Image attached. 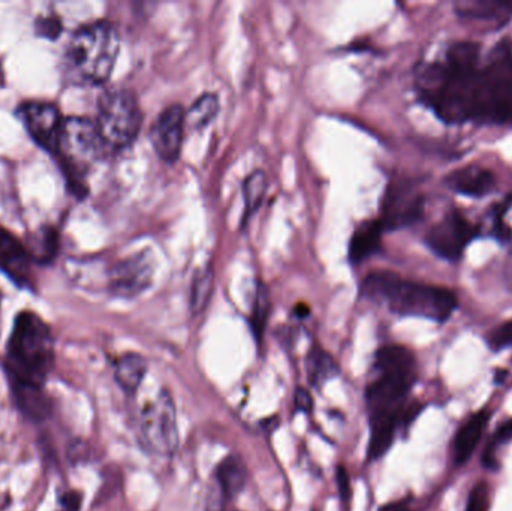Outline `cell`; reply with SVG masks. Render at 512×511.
Segmentation results:
<instances>
[{
  "label": "cell",
  "mask_w": 512,
  "mask_h": 511,
  "mask_svg": "<svg viewBox=\"0 0 512 511\" xmlns=\"http://www.w3.org/2000/svg\"><path fill=\"white\" fill-rule=\"evenodd\" d=\"M3 84V72H2V68H0V86H2Z\"/></svg>",
  "instance_id": "obj_36"
},
{
  "label": "cell",
  "mask_w": 512,
  "mask_h": 511,
  "mask_svg": "<svg viewBox=\"0 0 512 511\" xmlns=\"http://www.w3.org/2000/svg\"><path fill=\"white\" fill-rule=\"evenodd\" d=\"M5 368L21 411L39 419L47 414L45 383L54 368V338L50 326L32 311L15 317L8 344Z\"/></svg>",
  "instance_id": "obj_2"
},
{
  "label": "cell",
  "mask_w": 512,
  "mask_h": 511,
  "mask_svg": "<svg viewBox=\"0 0 512 511\" xmlns=\"http://www.w3.org/2000/svg\"><path fill=\"white\" fill-rule=\"evenodd\" d=\"M153 264L149 255L138 254L119 261L108 273V288L123 299H132L152 284Z\"/></svg>",
  "instance_id": "obj_13"
},
{
  "label": "cell",
  "mask_w": 512,
  "mask_h": 511,
  "mask_svg": "<svg viewBox=\"0 0 512 511\" xmlns=\"http://www.w3.org/2000/svg\"><path fill=\"white\" fill-rule=\"evenodd\" d=\"M384 233L381 221H367L361 224L349 243V260L360 264L381 248V237Z\"/></svg>",
  "instance_id": "obj_18"
},
{
  "label": "cell",
  "mask_w": 512,
  "mask_h": 511,
  "mask_svg": "<svg viewBox=\"0 0 512 511\" xmlns=\"http://www.w3.org/2000/svg\"><path fill=\"white\" fill-rule=\"evenodd\" d=\"M267 176L264 171H254L251 176L246 177L243 183V194H245V219L252 215L261 206L264 200L265 191H267Z\"/></svg>",
  "instance_id": "obj_24"
},
{
  "label": "cell",
  "mask_w": 512,
  "mask_h": 511,
  "mask_svg": "<svg viewBox=\"0 0 512 511\" xmlns=\"http://www.w3.org/2000/svg\"><path fill=\"white\" fill-rule=\"evenodd\" d=\"M141 432L152 452L173 455L179 446L176 407L167 390L158 393L141 414Z\"/></svg>",
  "instance_id": "obj_8"
},
{
  "label": "cell",
  "mask_w": 512,
  "mask_h": 511,
  "mask_svg": "<svg viewBox=\"0 0 512 511\" xmlns=\"http://www.w3.org/2000/svg\"><path fill=\"white\" fill-rule=\"evenodd\" d=\"M445 183L456 194L481 198L486 197L495 188V176L487 168L471 165V167L460 168V170L448 174Z\"/></svg>",
  "instance_id": "obj_15"
},
{
  "label": "cell",
  "mask_w": 512,
  "mask_h": 511,
  "mask_svg": "<svg viewBox=\"0 0 512 511\" xmlns=\"http://www.w3.org/2000/svg\"><path fill=\"white\" fill-rule=\"evenodd\" d=\"M512 438V420L510 422L504 423L501 425V428L495 432L493 435L492 441H490L489 446L486 447V452H484L483 462L487 468H492L495 465V453L496 449L499 446H504L505 443H508Z\"/></svg>",
  "instance_id": "obj_27"
},
{
  "label": "cell",
  "mask_w": 512,
  "mask_h": 511,
  "mask_svg": "<svg viewBox=\"0 0 512 511\" xmlns=\"http://www.w3.org/2000/svg\"><path fill=\"white\" fill-rule=\"evenodd\" d=\"M379 511H412L406 503H393L382 507Z\"/></svg>",
  "instance_id": "obj_34"
},
{
  "label": "cell",
  "mask_w": 512,
  "mask_h": 511,
  "mask_svg": "<svg viewBox=\"0 0 512 511\" xmlns=\"http://www.w3.org/2000/svg\"><path fill=\"white\" fill-rule=\"evenodd\" d=\"M294 402H295V408H297L298 411H301V413H306V414L312 413V410H313L312 395H310V393L307 392L306 389H303V387H298V389L295 390Z\"/></svg>",
  "instance_id": "obj_32"
},
{
  "label": "cell",
  "mask_w": 512,
  "mask_h": 511,
  "mask_svg": "<svg viewBox=\"0 0 512 511\" xmlns=\"http://www.w3.org/2000/svg\"><path fill=\"white\" fill-rule=\"evenodd\" d=\"M185 122L186 113L182 105L174 104L156 117L150 129V141L156 155L168 164L179 159L185 137Z\"/></svg>",
  "instance_id": "obj_12"
},
{
  "label": "cell",
  "mask_w": 512,
  "mask_h": 511,
  "mask_svg": "<svg viewBox=\"0 0 512 511\" xmlns=\"http://www.w3.org/2000/svg\"><path fill=\"white\" fill-rule=\"evenodd\" d=\"M477 236V228L459 212H450L426 234L430 251L447 261H457Z\"/></svg>",
  "instance_id": "obj_10"
},
{
  "label": "cell",
  "mask_w": 512,
  "mask_h": 511,
  "mask_svg": "<svg viewBox=\"0 0 512 511\" xmlns=\"http://www.w3.org/2000/svg\"><path fill=\"white\" fill-rule=\"evenodd\" d=\"M489 345L495 351L512 348V320L496 327L489 335Z\"/></svg>",
  "instance_id": "obj_30"
},
{
  "label": "cell",
  "mask_w": 512,
  "mask_h": 511,
  "mask_svg": "<svg viewBox=\"0 0 512 511\" xmlns=\"http://www.w3.org/2000/svg\"><path fill=\"white\" fill-rule=\"evenodd\" d=\"M120 38L110 21H93L75 30L63 57L66 78L77 86H99L113 74Z\"/></svg>",
  "instance_id": "obj_5"
},
{
  "label": "cell",
  "mask_w": 512,
  "mask_h": 511,
  "mask_svg": "<svg viewBox=\"0 0 512 511\" xmlns=\"http://www.w3.org/2000/svg\"><path fill=\"white\" fill-rule=\"evenodd\" d=\"M421 101L447 123L512 122V48L499 42L483 57L477 42L451 44L415 72Z\"/></svg>",
  "instance_id": "obj_1"
},
{
  "label": "cell",
  "mask_w": 512,
  "mask_h": 511,
  "mask_svg": "<svg viewBox=\"0 0 512 511\" xmlns=\"http://www.w3.org/2000/svg\"><path fill=\"white\" fill-rule=\"evenodd\" d=\"M361 293L372 302L387 306L403 317L426 318L444 323L457 308V297L447 288L400 278L396 273H370Z\"/></svg>",
  "instance_id": "obj_4"
},
{
  "label": "cell",
  "mask_w": 512,
  "mask_h": 511,
  "mask_svg": "<svg viewBox=\"0 0 512 511\" xmlns=\"http://www.w3.org/2000/svg\"><path fill=\"white\" fill-rule=\"evenodd\" d=\"M213 291V272L210 267L198 273L192 285L191 309L194 315L201 314L209 303Z\"/></svg>",
  "instance_id": "obj_25"
},
{
  "label": "cell",
  "mask_w": 512,
  "mask_h": 511,
  "mask_svg": "<svg viewBox=\"0 0 512 511\" xmlns=\"http://www.w3.org/2000/svg\"><path fill=\"white\" fill-rule=\"evenodd\" d=\"M376 377L367 386L370 414L369 456L382 458L390 449L403 405L415 381V357L402 345H387L376 353Z\"/></svg>",
  "instance_id": "obj_3"
},
{
  "label": "cell",
  "mask_w": 512,
  "mask_h": 511,
  "mask_svg": "<svg viewBox=\"0 0 512 511\" xmlns=\"http://www.w3.org/2000/svg\"><path fill=\"white\" fill-rule=\"evenodd\" d=\"M147 369H149V366H147L146 359L143 356L128 353L117 360L114 375H116L117 383L125 392L134 393L143 383Z\"/></svg>",
  "instance_id": "obj_19"
},
{
  "label": "cell",
  "mask_w": 512,
  "mask_h": 511,
  "mask_svg": "<svg viewBox=\"0 0 512 511\" xmlns=\"http://www.w3.org/2000/svg\"><path fill=\"white\" fill-rule=\"evenodd\" d=\"M424 200L412 186L396 183L385 194L382 219L384 230L409 227L423 218Z\"/></svg>",
  "instance_id": "obj_11"
},
{
  "label": "cell",
  "mask_w": 512,
  "mask_h": 511,
  "mask_svg": "<svg viewBox=\"0 0 512 511\" xmlns=\"http://www.w3.org/2000/svg\"><path fill=\"white\" fill-rule=\"evenodd\" d=\"M95 123L107 150L131 146L143 125V114L134 93L128 89L105 90L99 96Z\"/></svg>",
  "instance_id": "obj_7"
},
{
  "label": "cell",
  "mask_w": 512,
  "mask_h": 511,
  "mask_svg": "<svg viewBox=\"0 0 512 511\" xmlns=\"http://www.w3.org/2000/svg\"><path fill=\"white\" fill-rule=\"evenodd\" d=\"M297 314L300 315V317H304V315L309 314V311H307L306 306L301 305L300 308L297 309Z\"/></svg>",
  "instance_id": "obj_35"
},
{
  "label": "cell",
  "mask_w": 512,
  "mask_h": 511,
  "mask_svg": "<svg viewBox=\"0 0 512 511\" xmlns=\"http://www.w3.org/2000/svg\"><path fill=\"white\" fill-rule=\"evenodd\" d=\"M35 263L29 249L14 236L0 227V272L5 273L18 288H32V264Z\"/></svg>",
  "instance_id": "obj_14"
},
{
  "label": "cell",
  "mask_w": 512,
  "mask_h": 511,
  "mask_svg": "<svg viewBox=\"0 0 512 511\" xmlns=\"http://www.w3.org/2000/svg\"><path fill=\"white\" fill-rule=\"evenodd\" d=\"M306 372L312 386L322 387L325 383L337 377L339 366H337L336 360L331 357V354L322 350L319 345H315L307 354Z\"/></svg>",
  "instance_id": "obj_21"
},
{
  "label": "cell",
  "mask_w": 512,
  "mask_h": 511,
  "mask_svg": "<svg viewBox=\"0 0 512 511\" xmlns=\"http://www.w3.org/2000/svg\"><path fill=\"white\" fill-rule=\"evenodd\" d=\"M466 511H489V489L486 483H478L472 489Z\"/></svg>",
  "instance_id": "obj_31"
},
{
  "label": "cell",
  "mask_w": 512,
  "mask_h": 511,
  "mask_svg": "<svg viewBox=\"0 0 512 511\" xmlns=\"http://www.w3.org/2000/svg\"><path fill=\"white\" fill-rule=\"evenodd\" d=\"M216 479H218L225 497L230 498V500L236 498L243 491L246 483V468L242 459L237 458V456L225 458L218 465Z\"/></svg>",
  "instance_id": "obj_20"
},
{
  "label": "cell",
  "mask_w": 512,
  "mask_h": 511,
  "mask_svg": "<svg viewBox=\"0 0 512 511\" xmlns=\"http://www.w3.org/2000/svg\"><path fill=\"white\" fill-rule=\"evenodd\" d=\"M63 24L57 15H44L35 21L36 35L41 38L57 39L62 33Z\"/></svg>",
  "instance_id": "obj_29"
},
{
  "label": "cell",
  "mask_w": 512,
  "mask_h": 511,
  "mask_svg": "<svg viewBox=\"0 0 512 511\" xmlns=\"http://www.w3.org/2000/svg\"><path fill=\"white\" fill-rule=\"evenodd\" d=\"M219 113V99L218 96L213 93H206V95L200 96L197 101L194 102L191 108H189L186 119H188L189 125L194 129H203L207 125L213 122Z\"/></svg>",
  "instance_id": "obj_23"
},
{
  "label": "cell",
  "mask_w": 512,
  "mask_h": 511,
  "mask_svg": "<svg viewBox=\"0 0 512 511\" xmlns=\"http://www.w3.org/2000/svg\"><path fill=\"white\" fill-rule=\"evenodd\" d=\"M457 15L468 20L504 21L512 18V2L498 0H462L454 5Z\"/></svg>",
  "instance_id": "obj_17"
},
{
  "label": "cell",
  "mask_w": 512,
  "mask_h": 511,
  "mask_svg": "<svg viewBox=\"0 0 512 511\" xmlns=\"http://www.w3.org/2000/svg\"><path fill=\"white\" fill-rule=\"evenodd\" d=\"M18 116L32 140L56 156L65 123L59 108L47 101H26L18 107Z\"/></svg>",
  "instance_id": "obj_9"
},
{
  "label": "cell",
  "mask_w": 512,
  "mask_h": 511,
  "mask_svg": "<svg viewBox=\"0 0 512 511\" xmlns=\"http://www.w3.org/2000/svg\"><path fill=\"white\" fill-rule=\"evenodd\" d=\"M57 252V234L53 230H45L44 236L39 239V249L33 255V260L39 263H48L56 257Z\"/></svg>",
  "instance_id": "obj_28"
},
{
  "label": "cell",
  "mask_w": 512,
  "mask_h": 511,
  "mask_svg": "<svg viewBox=\"0 0 512 511\" xmlns=\"http://www.w3.org/2000/svg\"><path fill=\"white\" fill-rule=\"evenodd\" d=\"M268 311H270V300H268L267 288L264 285H259L258 291H256L254 308H252V329H254L258 338H261L262 332H264Z\"/></svg>",
  "instance_id": "obj_26"
},
{
  "label": "cell",
  "mask_w": 512,
  "mask_h": 511,
  "mask_svg": "<svg viewBox=\"0 0 512 511\" xmlns=\"http://www.w3.org/2000/svg\"><path fill=\"white\" fill-rule=\"evenodd\" d=\"M107 152L95 122L78 116L65 119L56 156L72 194L78 198L87 194V173Z\"/></svg>",
  "instance_id": "obj_6"
},
{
  "label": "cell",
  "mask_w": 512,
  "mask_h": 511,
  "mask_svg": "<svg viewBox=\"0 0 512 511\" xmlns=\"http://www.w3.org/2000/svg\"><path fill=\"white\" fill-rule=\"evenodd\" d=\"M489 413L487 411H478L472 414L462 428L457 431L453 444V459L457 467L465 465L466 462L474 455L481 437H483L484 429L489 423Z\"/></svg>",
  "instance_id": "obj_16"
},
{
  "label": "cell",
  "mask_w": 512,
  "mask_h": 511,
  "mask_svg": "<svg viewBox=\"0 0 512 511\" xmlns=\"http://www.w3.org/2000/svg\"><path fill=\"white\" fill-rule=\"evenodd\" d=\"M337 486H339V494L342 500H348L351 497V486H349V477L345 468H337Z\"/></svg>",
  "instance_id": "obj_33"
},
{
  "label": "cell",
  "mask_w": 512,
  "mask_h": 511,
  "mask_svg": "<svg viewBox=\"0 0 512 511\" xmlns=\"http://www.w3.org/2000/svg\"><path fill=\"white\" fill-rule=\"evenodd\" d=\"M489 228L492 236L512 252V195L492 210Z\"/></svg>",
  "instance_id": "obj_22"
}]
</instances>
